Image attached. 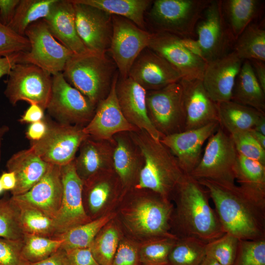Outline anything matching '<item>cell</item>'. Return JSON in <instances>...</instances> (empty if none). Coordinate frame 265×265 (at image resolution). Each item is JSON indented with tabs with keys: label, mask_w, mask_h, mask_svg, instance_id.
<instances>
[{
	"label": "cell",
	"mask_w": 265,
	"mask_h": 265,
	"mask_svg": "<svg viewBox=\"0 0 265 265\" xmlns=\"http://www.w3.org/2000/svg\"><path fill=\"white\" fill-rule=\"evenodd\" d=\"M171 198L175 202L170 232L177 238H192L208 243L225 232L207 189L190 175L185 174Z\"/></svg>",
	"instance_id": "1"
},
{
	"label": "cell",
	"mask_w": 265,
	"mask_h": 265,
	"mask_svg": "<svg viewBox=\"0 0 265 265\" xmlns=\"http://www.w3.org/2000/svg\"><path fill=\"white\" fill-rule=\"evenodd\" d=\"M198 181L208 190L225 233L241 240L265 238V203L235 184Z\"/></svg>",
	"instance_id": "2"
},
{
	"label": "cell",
	"mask_w": 265,
	"mask_h": 265,
	"mask_svg": "<svg viewBox=\"0 0 265 265\" xmlns=\"http://www.w3.org/2000/svg\"><path fill=\"white\" fill-rule=\"evenodd\" d=\"M144 159L136 189H146L170 200L185 174L170 150L143 130L130 132Z\"/></svg>",
	"instance_id": "3"
},
{
	"label": "cell",
	"mask_w": 265,
	"mask_h": 265,
	"mask_svg": "<svg viewBox=\"0 0 265 265\" xmlns=\"http://www.w3.org/2000/svg\"><path fill=\"white\" fill-rule=\"evenodd\" d=\"M62 73L66 81L96 106L108 95L119 74L115 63L106 53L90 51L74 54Z\"/></svg>",
	"instance_id": "4"
},
{
	"label": "cell",
	"mask_w": 265,
	"mask_h": 265,
	"mask_svg": "<svg viewBox=\"0 0 265 265\" xmlns=\"http://www.w3.org/2000/svg\"><path fill=\"white\" fill-rule=\"evenodd\" d=\"M138 192L122 210L123 222L128 230L136 237L145 239L159 237L177 238L170 232L174 205L170 200L149 190Z\"/></svg>",
	"instance_id": "5"
},
{
	"label": "cell",
	"mask_w": 265,
	"mask_h": 265,
	"mask_svg": "<svg viewBox=\"0 0 265 265\" xmlns=\"http://www.w3.org/2000/svg\"><path fill=\"white\" fill-rule=\"evenodd\" d=\"M211 0H156L148 12L155 32L195 38V27Z\"/></svg>",
	"instance_id": "6"
},
{
	"label": "cell",
	"mask_w": 265,
	"mask_h": 265,
	"mask_svg": "<svg viewBox=\"0 0 265 265\" xmlns=\"http://www.w3.org/2000/svg\"><path fill=\"white\" fill-rule=\"evenodd\" d=\"M44 118L46 133L39 140L30 141V148L49 164L62 166L73 161L81 143L88 136L84 127Z\"/></svg>",
	"instance_id": "7"
},
{
	"label": "cell",
	"mask_w": 265,
	"mask_h": 265,
	"mask_svg": "<svg viewBox=\"0 0 265 265\" xmlns=\"http://www.w3.org/2000/svg\"><path fill=\"white\" fill-rule=\"evenodd\" d=\"M200 161L190 175L226 185L235 184L238 153L229 134L218 128L209 139Z\"/></svg>",
	"instance_id": "8"
},
{
	"label": "cell",
	"mask_w": 265,
	"mask_h": 265,
	"mask_svg": "<svg viewBox=\"0 0 265 265\" xmlns=\"http://www.w3.org/2000/svg\"><path fill=\"white\" fill-rule=\"evenodd\" d=\"M8 76L4 94L12 106L25 101L46 109L52 87L50 74L33 64L20 63Z\"/></svg>",
	"instance_id": "9"
},
{
	"label": "cell",
	"mask_w": 265,
	"mask_h": 265,
	"mask_svg": "<svg viewBox=\"0 0 265 265\" xmlns=\"http://www.w3.org/2000/svg\"><path fill=\"white\" fill-rule=\"evenodd\" d=\"M146 100L149 119L162 137L184 131L186 115L180 80L147 91Z\"/></svg>",
	"instance_id": "10"
},
{
	"label": "cell",
	"mask_w": 265,
	"mask_h": 265,
	"mask_svg": "<svg viewBox=\"0 0 265 265\" xmlns=\"http://www.w3.org/2000/svg\"><path fill=\"white\" fill-rule=\"evenodd\" d=\"M96 106L70 85L62 72L52 76V87L47 107L55 121L84 127L92 118Z\"/></svg>",
	"instance_id": "11"
},
{
	"label": "cell",
	"mask_w": 265,
	"mask_h": 265,
	"mask_svg": "<svg viewBox=\"0 0 265 265\" xmlns=\"http://www.w3.org/2000/svg\"><path fill=\"white\" fill-rule=\"evenodd\" d=\"M25 36L29 42L30 50L24 53L22 63L37 66L52 76L62 72L74 54L53 36L43 19L29 25Z\"/></svg>",
	"instance_id": "12"
},
{
	"label": "cell",
	"mask_w": 265,
	"mask_h": 265,
	"mask_svg": "<svg viewBox=\"0 0 265 265\" xmlns=\"http://www.w3.org/2000/svg\"><path fill=\"white\" fill-rule=\"evenodd\" d=\"M112 35L108 52L117 66L119 76L126 78L137 57L148 47L152 33L120 16L112 15Z\"/></svg>",
	"instance_id": "13"
},
{
	"label": "cell",
	"mask_w": 265,
	"mask_h": 265,
	"mask_svg": "<svg viewBox=\"0 0 265 265\" xmlns=\"http://www.w3.org/2000/svg\"><path fill=\"white\" fill-rule=\"evenodd\" d=\"M195 32L207 63L231 52L235 41L223 17L221 0H211L197 22Z\"/></svg>",
	"instance_id": "14"
},
{
	"label": "cell",
	"mask_w": 265,
	"mask_h": 265,
	"mask_svg": "<svg viewBox=\"0 0 265 265\" xmlns=\"http://www.w3.org/2000/svg\"><path fill=\"white\" fill-rule=\"evenodd\" d=\"M62 196L60 209L53 219L54 237L91 221L83 203V182L78 175L74 160L61 166Z\"/></svg>",
	"instance_id": "15"
},
{
	"label": "cell",
	"mask_w": 265,
	"mask_h": 265,
	"mask_svg": "<svg viewBox=\"0 0 265 265\" xmlns=\"http://www.w3.org/2000/svg\"><path fill=\"white\" fill-rule=\"evenodd\" d=\"M70 0L74 5L77 31L86 48L106 54L112 35V15L98 8Z\"/></svg>",
	"instance_id": "16"
},
{
	"label": "cell",
	"mask_w": 265,
	"mask_h": 265,
	"mask_svg": "<svg viewBox=\"0 0 265 265\" xmlns=\"http://www.w3.org/2000/svg\"><path fill=\"white\" fill-rule=\"evenodd\" d=\"M118 76L119 74L113 80L109 94L98 103L92 118L83 127L84 132L93 139L113 141L117 133L139 130L127 121L119 106L116 93Z\"/></svg>",
	"instance_id": "17"
},
{
	"label": "cell",
	"mask_w": 265,
	"mask_h": 265,
	"mask_svg": "<svg viewBox=\"0 0 265 265\" xmlns=\"http://www.w3.org/2000/svg\"><path fill=\"white\" fill-rule=\"evenodd\" d=\"M148 48L173 65L182 79L202 80L207 63L189 52L181 44L180 37L166 32H153Z\"/></svg>",
	"instance_id": "18"
},
{
	"label": "cell",
	"mask_w": 265,
	"mask_h": 265,
	"mask_svg": "<svg viewBox=\"0 0 265 265\" xmlns=\"http://www.w3.org/2000/svg\"><path fill=\"white\" fill-rule=\"evenodd\" d=\"M125 195L113 169L101 172L83 182V205L91 220L107 213L106 211Z\"/></svg>",
	"instance_id": "19"
},
{
	"label": "cell",
	"mask_w": 265,
	"mask_h": 265,
	"mask_svg": "<svg viewBox=\"0 0 265 265\" xmlns=\"http://www.w3.org/2000/svg\"><path fill=\"white\" fill-rule=\"evenodd\" d=\"M128 77L146 91L161 89L182 78L173 65L148 47L137 57Z\"/></svg>",
	"instance_id": "20"
},
{
	"label": "cell",
	"mask_w": 265,
	"mask_h": 265,
	"mask_svg": "<svg viewBox=\"0 0 265 265\" xmlns=\"http://www.w3.org/2000/svg\"><path fill=\"white\" fill-rule=\"evenodd\" d=\"M219 126L218 122L211 123L199 128L163 136L160 141L176 157L184 173L190 175L200 161L204 142Z\"/></svg>",
	"instance_id": "21"
},
{
	"label": "cell",
	"mask_w": 265,
	"mask_h": 265,
	"mask_svg": "<svg viewBox=\"0 0 265 265\" xmlns=\"http://www.w3.org/2000/svg\"><path fill=\"white\" fill-rule=\"evenodd\" d=\"M243 61L234 52L207 63L202 81L216 103L231 100L233 88Z\"/></svg>",
	"instance_id": "22"
},
{
	"label": "cell",
	"mask_w": 265,
	"mask_h": 265,
	"mask_svg": "<svg viewBox=\"0 0 265 265\" xmlns=\"http://www.w3.org/2000/svg\"><path fill=\"white\" fill-rule=\"evenodd\" d=\"M146 91L130 77L118 76L116 93L120 109L127 121L139 130L147 132L156 140L161 134L151 122L146 106Z\"/></svg>",
	"instance_id": "23"
},
{
	"label": "cell",
	"mask_w": 265,
	"mask_h": 265,
	"mask_svg": "<svg viewBox=\"0 0 265 265\" xmlns=\"http://www.w3.org/2000/svg\"><path fill=\"white\" fill-rule=\"evenodd\" d=\"M180 82L186 115L184 131L218 122L216 103L209 96L202 80L182 79Z\"/></svg>",
	"instance_id": "24"
},
{
	"label": "cell",
	"mask_w": 265,
	"mask_h": 265,
	"mask_svg": "<svg viewBox=\"0 0 265 265\" xmlns=\"http://www.w3.org/2000/svg\"><path fill=\"white\" fill-rule=\"evenodd\" d=\"M62 196L61 166L50 164L43 176L29 190L11 197L30 205L54 219L60 209Z\"/></svg>",
	"instance_id": "25"
},
{
	"label": "cell",
	"mask_w": 265,
	"mask_h": 265,
	"mask_svg": "<svg viewBox=\"0 0 265 265\" xmlns=\"http://www.w3.org/2000/svg\"><path fill=\"white\" fill-rule=\"evenodd\" d=\"M113 169L126 194L134 188L144 165L142 154L129 132L114 135Z\"/></svg>",
	"instance_id": "26"
},
{
	"label": "cell",
	"mask_w": 265,
	"mask_h": 265,
	"mask_svg": "<svg viewBox=\"0 0 265 265\" xmlns=\"http://www.w3.org/2000/svg\"><path fill=\"white\" fill-rule=\"evenodd\" d=\"M43 19L53 36L74 54L89 51L78 34L74 5L70 0H58Z\"/></svg>",
	"instance_id": "27"
},
{
	"label": "cell",
	"mask_w": 265,
	"mask_h": 265,
	"mask_svg": "<svg viewBox=\"0 0 265 265\" xmlns=\"http://www.w3.org/2000/svg\"><path fill=\"white\" fill-rule=\"evenodd\" d=\"M114 141L98 140L88 136L81 143L74 161L76 172L83 181L113 169Z\"/></svg>",
	"instance_id": "28"
},
{
	"label": "cell",
	"mask_w": 265,
	"mask_h": 265,
	"mask_svg": "<svg viewBox=\"0 0 265 265\" xmlns=\"http://www.w3.org/2000/svg\"><path fill=\"white\" fill-rule=\"evenodd\" d=\"M49 165L30 148L14 154L6 164L7 171L14 172L16 178V186L11 191L12 196L29 190L43 176Z\"/></svg>",
	"instance_id": "29"
},
{
	"label": "cell",
	"mask_w": 265,
	"mask_h": 265,
	"mask_svg": "<svg viewBox=\"0 0 265 265\" xmlns=\"http://www.w3.org/2000/svg\"><path fill=\"white\" fill-rule=\"evenodd\" d=\"M231 100L261 112H265V92L256 77L249 60H244L242 63L235 81Z\"/></svg>",
	"instance_id": "30"
},
{
	"label": "cell",
	"mask_w": 265,
	"mask_h": 265,
	"mask_svg": "<svg viewBox=\"0 0 265 265\" xmlns=\"http://www.w3.org/2000/svg\"><path fill=\"white\" fill-rule=\"evenodd\" d=\"M218 123L229 134L254 128L265 113L232 100L216 103Z\"/></svg>",
	"instance_id": "31"
},
{
	"label": "cell",
	"mask_w": 265,
	"mask_h": 265,
	"mask_svg": "<svg viewBox=\"0 0 265 265\" xmlns=\"http://www.w3.org/2000/svg\"><path fill=\"white\" fill-rule=\"evenodd\" d=\"M262 3L259 0H221L223 17L235 42L259 15Z\"/></svg>",
	"instance_id": "32"
},
{
	"label": "cell",
	"mask_w": 265,
	"mask_h": 265,
	"mask_svg": "<svg viewBox=\"0 0 265 265\" xmlns=\"http://www.w3.org/2000/svg\"><path fill=\"white\" fill-rule=\"evenodd\" d=\"M235 180L257 200L265 203V165L238 154Z\"/></svg>",
	"instance_id": "33"
},
{
	"label": "cell",
	"mask_w": 265,
	"mask_h": 265,
	"mask_svg": "<svg viewBox=\"0 0 265 265\" xmlns=\"http://www.w3.org/2000/svg\"><path fill=\"white\" fill-rule=\"evenodd\" d=\"M81 3L101 9L111 15L128 19L145 30L144 13L151 5L150 0H76Z\"/></svg>",
	"instance_id": "34"
},
{
	"label": "cell",
	"mask_w": 265,
	"mask_h": 265,
	"mask_svg": "<svg viewBox=\"0 0 265 265\" xmlns=\"http://www.w3.org/2000/svg\"><path fill=\"white\" fill-rule=\"evenodd\" d=\"M232 51L243 61H265V29L262 24L252 23L235 41Z\"/></svg>",
	"instance_id": "35"
},
{
	"label": "cell",
	"mask_w": 265,
	"mask_h": 265,
	"mask_svg": "<svg viewBox=\"0 0 265 265\" xmlns=\"http://www.w3.org/2000/svg\"><path fill=\"white\" fill-rule=\"evenodd\" d=\"M57 0H20L7 26L16 33L25 36L28 26L46 18Z\"/></svg>",
	"instance_id": "36"
},
{
	"label": "cell",
	"mask_w": 265,
	"mask_h": 265,
	"mask_svg": "<svg viewBox=\"0 0 265 265\" xmlns=\"http://www.w3.org/2000/svg\"><path fill=\"white\" fill-rule=\"evenodd\" d=\"M115 216V212H108L89 222L70 229L57 238L63 240L60 248L67 250L89 247L101 229Z\"/></svg>",
	"instance_id": "37"
},
{
	"label": "cell",
	"mask_w": 265,
	"mask_h": 265,
	"mask_svg": "<svg viewBox=\"0 0 265 265\" xmlns=\"http://www.w3.org/2000/svg\"><path fill=\"white\" fill-rule=\"evenodd\" d=\"M17 206L25 234L54 238L53 219L38 209L11 197Z\"/></svg>",
	"instance_id": "38"
},
{
	"label": "cell",
	"mask_w": 265,
	"mask_h": 265,
	"mask_svg": "<svg viewBox=\"0 0 265 265\" xmlns=\"http://www.w3.org/2000/svg\"><path fill=\"white\" fill-rule=\"evenodd\" d=\"M113 219L101 229L89 247L100 265H111L122 239L120 230Z\"/></svg>",
	"instance_id": "39"
},
{
	"label": "cell",
	"mask_w": 265,
	"mask_h": 265,
	"mask_svg": "<svg viewBox=\"0 0 265 265\" xmlns=\"http://www.w3.org/2000/svg\"><path fill=\"white\" fill-rule=\"evenodd\" d=\"M206 245L192 238H178L169 255V265H200L206 256Z\"/></svg>",
	"instance_id": "40"
},
{
	"label": "cell",
	"mask_w": 265,
	"mask_h": 265,
	"mask_svg": "<svg viewBox=\"0 0 265 265\" xmlns=\"http://www.w3.org/2000/svg\"><path fill=\"white\" fill-rule=\"evenodd\" d=\"M177 238H155L138 243L140 265H169V255Z\"/></svg>",
	"instance_id": "41"
},
{
	"label": "cell",
	"mask_w": 265,
	"mask_h": 265,
	"mask_svg": "<svg viewBox=\"0 0 265 265\" xmlns=\"http://www.w3.org/2000/svg\"><path fill=\"white\" fill-rule=\"evenodd\" d=\"M63 240L25 234L22 239V254L28 263H35L53 255L61 246Z\"/></svg>",
	"instance_id": "42"
},
{
	"label": "cell",
	"mask_w": 265,
	"mask_h": 265,
	"mask_svg": "<svg viewBox=\"0 0 265 265\" xmlns=\"http://www.w3.org/2000/svg\"><path fill=\"white\" fill-rule=\"evenodd\" d=\"M24 235L15 204L11 198L0 199V238L22 240Z\"/></svg>",
	"instance_id": "43"
},
{
	"label": "cell",
	"mask_w": 265,
	"mask_h": 265,
	"mask_svg": "<svg viewBox=\"0 0 265 265\" xmlns=\"http://www.w3.org/2000/svg\"><path fill=\"white\" fill-rule=\"evenodd\" d=\"M239 239L227 233L206 245V256L221 265H233L236 258Z\"/></svg>",
	"instance_id": "44"
},
{
	"label": "cell",
	"mask_w": 265,
	"mask_h": 265,
	"mask_svg": "<svg viewBox=\"0 0 265 265\" xmlns=\"http://www.w3.org/2000/svg\"><path fill=\"white\" fill-rule=\"evenodd\" d=\"M233 265H265V238L239 239Z\"/></svg>",
	"instance_id": "45"
},
{
	"label": "cell",
	"mask_w": 265,
	"mask_h": 265,
	"mask_svg": "<svg viewBox=\"0 0 265 265\" xmlns=\"http://www.w3.org/2000/svg\"><path fill=\"white\" fill-rule=\"evenodd\" d=\"M238 154L265 165V149L255 139L249 130L229 134Z\"/></svg>",
	"instance_id": "46"
},
{
	"label": "cell",
	"mask_w": 265,
	"mask_h": 265,
	"mask_svg": "<svg viewBox=\"0 0 265 265\" xmlns=\"http://www.w3.org/2000/svg\"><path fill=\"white\" fill-rule=\"evenodd\" d=\"M29 50V42L26 36L16 33L0 22V57Z\"/></svg>",
	"instance_id": "47"
},
{
	"label": "cell",
	"mask_w": 265,
	"mask_h": 265,
	"mask_svg": "<svg viewBox=\"0 0 265 265\" xmlns=\"http://www.w3.org/2000/svg\"><path fill=\"white\" fill-rule=\"evenodd\" d=\"M22 247V240L0 238V265H27Z\"/></svg>",
	"instance_id": "48"
},
{
	"label": "cell",
	"mask_w": 265,
	"mask_h": 265,
	"mask_svg": "<svg viewBox=\"0 0 265 265\" xmlns=\"http://www.w3.org/2000/svg\"><path fill=\"white\" fill-rule=\"evenodd\" d=\"M111 265H140L138 243L128 238L121 239Z\"/></svg>",
	"instance_id": "49"
},
{
	"label": "cell",
	"mask_w": 265,
	"mask_h": 265,
	"mask_svg": "<svg viewBox=\"0 0 265 265\" xmlns=\"http://www.w3.org/2000/svg\"><path fill=\"white\" fill-rule=\"evenodd\" d=\"M68 265H100L89 247L64 250Z\"/></svg>",
	"instance_id": "50"
},
{
	"label": "cell",
	"mask_w": 265,
	"mask_h": 265,
	"mask_svg": "<svg viewBox=\"0 0 265 265\" xmlns=\"http://www.w3.org/2000/svg\"><path fill=\"white\" fill-rule=\"evenodd\" d=\"M20 0H0V22L5 26L11 22Z\"/></svg>",
	"instance_id": "51"
},
{
	"label": "cell",
	"mask_w": 265,
	"mask_h": 265,
	"mask_svg": "<svg viewBox=\"0 0 265 265\" xmlns=\"http://www.w3.org/2000/svg\"><path fill=\"white\" fill-rule=\"evenodd\" d=\"M24 53H18L0 57V79L4 75H8L17 64L22 63Z\"/></svg>",
	"instance_id": "52"
},
{
	"label": "cell",
	"mask_w": 265,
	"mask_h": 265,
	"mask_svg": "<svg viewBox=\"0 0 265 265\" xmlns=\"http://www.w3.org/2000/svg\"><path fill=\"white\" fill-rule=\"evenodd\" d=\"M47 124L45 119L30 124L26 133V137L30 141L41 139L46 134Z\"/></svg>",
	"instance_id": "53"
},
{
	"label": "cell",
	"mask_w": 265,
	"mask_h": 265,
	"mask_svg": "<svg viewBox=\"0 0 265 265\" xmlns=\"http://www.w3.org/2000/svg\"><path fill=\"white\" fill-rule=\"evenodd\" d=\"M44 109L40 106L30 105L23 115L19 119L21 123H33L43 120L44 118Z\"/></svg>",
	"instance_id": "54"
},
{
	"label": "cell",
	"mask_w": 265,
	"mask_h": 265,
	"mask_svg": "<svg viewBox=\"0 0 265 265\" xmlns=\"http://www.w3.org/2000/svg\"><path fill=\"white\" fill-rule=\"evenodd\" d=\"M27 265H68L65 253L60 248L49 257L35 263H28Z\"/></svg>",
	"instance_id": "55"
},
{
	"label": "cell",
	"mask_w": 265,
	"mask_h": 265,
	"mask_svg": "<svg viewBox=\"0 0 265 265\" xmlns=\"http://www.w3.org/2000/svg\"><path fill=\"white\" fill-rule=\"evenodd\" d=\"M256 77L263 91L265 92V64L260 60H249Z\"/></svg>",
	"instance_id": "56"
},
{
	"label": "cell",
	"mask_w": 265,
	"mask_h": 265,
	"mask_svg": "<svg viewBox=\"0 0 265 265\" xmlns=\"http://www.w3.org/2000/svg\"><path fill=\"white\" fill-rule=\"evenodd\" d=\"M180 41L189 52L204 60L202 51L196 39L180 37Z\"/></svg>",
	"instance_id": "57"
},
{
	"label": "cell",
	"mask_w": 265,
	"mask_h": 265,
	"mask_svg": "<svg viewBox=\"0 0 265 265\" xmlns=\"http://www.w3.org/2000/svg\"><path fill=\"white\" fill-rule=\"evenodd\" d=\"M4 190H12L16 185V178L14 172H4L0 177Z\"/></svg>",
	"instance_id": "58"
},
{
	"label": "cell",
	"mask_w": 265,
	"mask_h": 265,
	"mask_svg": "<svg viewBox=\"0 0 265 265\" xmlns=\"http://www.w3.org/2000/svg\"><path fill=\"white\" fill-rule=\"evenodd\" d=\"M249 131L262 147L265 149V135L258 132L253 128L249 130Z\"/></svg>",
	"instance_id": "59"
},
{
	"label": "cell",
	"mask_w": 265,
	"mask_h": 265,
	"mask_svg": "<svg viewBox=\"0 0 265 265\" xmlns=\"http://www.w3.org/2000/svg\"><path fill=\"white\" fill-rule=\"evenodd\" d=\"M9 131L8 126L3 125L0 126V163L2 156V147L4 138Z\"/></svg>",
	"instance_id": "60"
},
{
	"label": "cell",
	"mask_w": 265,
	"mask_h": 265,
	"mask_svg": "<svg viewBox=\"0 0 265 265\" xmlns=\"http://www.w3.org/2000/svg\"><path fill=\"white\" fill-rule=\"evenodd\" d=\"M253 129L265 135V115L261 118Z\"/></svg>",
	"instance_id": "61"
},
{
	"label": "cell",
	"mask_w": 265,
	"mask_h": 265,
	"mask_svg": "<svg viewBox=\"0 0 265 265\" xmlns=\"http://www.w3.org/2000/svg\"><path fill=\"white\" fill-rule=\"evenodd\" d=\"M200 265H221L216 261L206 256Z\"/></svg>",
	"instance_id": "62"
},
{
	"label": "cell",
	"mask_w": 265,
	"mask_h": 265,
	"mask_svg": "<svg viewBox=\"0 0 265 265\" xmlns=\"http://www.w3.org/2000/svg\"><path fill=\"white\" fill-rule=\"evenodd\" d=\"M4 191L3 188L2 187L1 182L0 180V194L2 193V192Z\"/></svg>",
	"instance_id": "63"
}]
</instances>
